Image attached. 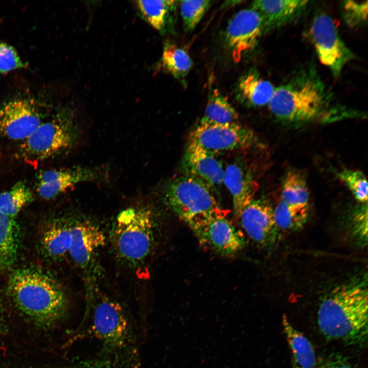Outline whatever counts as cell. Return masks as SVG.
Here are the masks:
<instances>
[{
    "instance_id": "obj_24",
    "label": "cell",
    "mask_w": 368,
    "mask_h": 368,
    "mask_svg": "<svg viewBox=\"0 0 368 368\" xmlns=\"http://www.w3.org/2000/svg\"><path fill=\"white\" fill-rule=\"evenodd\" d=\"M135 3L141 14L153 28L161 32L166 30L175 1L140 0Z\"/></svg>"
},
{
    "instance_id": "obj_6",
    "label": "cell",
    "mask_w": 368,
    "mask_h": 368,
    "mask_svg": "<svg viewBox=\"0 0 368 368\" xmlns=\"http://www.w3.org/2000/svg\"><path fill=\"white\" fill-rule=\"evenodd\" d=\"M80 136V129L71 110H64L54 119L41 123L21 146L28 161L42 160L74 146Z\"/></svg>"
},
{
    "instance_id": "obj_34",
    "label": "cell",
    "mask_w": 368,
    "mask_h": 368,
    "mask_svg": "<svg viewBox=\"0 0 368 368\" xmlns=\"http://www.w3.org/2000/svg\"><path fill=\"white\" fill-rule=\"evenodd\" d=\"M71 368H117L110 361L105 359H85L78 361Z\"/></svg>"
},
{
    "instance_id": "obj_13",
    "label": "cell",
    "mask_w": 368,
    "mask_h": 368,
    "mask_svg": "<svg viewBox=\"0 0 368 368\" xmlns=\"http://www.w3.org/2000/svg\"><path fill=\"white\" fill-rule=\"evenodd\" d=\"M41 123L32 100H12L0 108V134L11 140H26Z\"/></svg>"
},
{
    "instance_id": "obj_33",
    "label": "cell",
    "mask_w": 368,
    "mask_h": 368,
    "mask_svg": "<svg viewBox=\"0 0 368 368\" xmlns=\"http://www.w3.org/2000/svg\"><path fill=\"white\" fill-rule=\"evenodd\" d=\"M316 368H355L347 357L339 353H333L324 358Z\"/></svg>"
},
{
    "instance_id": "obj_31",
    "label": "cell",
    "mask_w": 368,
    "mask_h": 368,
    "mask_svg": "<svg viewBox=\"0 0 368 368\" xmlns=\"http://www.w3.org/2000/svg\"><path fill=\"white\" fill-rule=\"evenodd\" d=\"M367 1H344L342 4V13L346 24L351 28L363 26L366 22Z\"/></svg>"
},
{
    "instance_id": "obj_16",
    "label": "cell",
    "mask_w": 368,
    "mask_h": 368,
    "mask_svg": "<svg viewBox=\"0 0 368 368\" xmlns=\"http://www.w3.org/2000/svg\"><path fill=\"white\" fill-rule=\"evenodd\" d=\"M68 254L82 269L92 263L98 250L105 244V236L96 225L87 221H78L71 226Z\"/></svg>"
},
{
    "instance_id": "obj_25",
    "label": "cell",
    "mask_w": 368,
    "mask_h": 368,
    "mask_svg": "<svg viewBox=\"0 0 368 368\" xmlns=\"http://www.w3.org/2000/svg\"><path fill=\"white\" fill-rule=\"evenodd\" d=\"M309 191L304 176L298 171L291 170L284 177L281 191V200L295 206H309Z\"/></svg>"
},
{
    "instance_id": "obj_12",
    "label": "cell",
    "mask_w": 368,
    "mask_h": 368,
    "mask_svg": "<svg viewBox=\"0 0 368 368\" xmlns=\"http://www.w3.org/2000/svg\"><path fill=\"white\" fill-rule=\"evenodd\" d=\"M107 177L106 168L76 166L68 169H50L39 174L37 191L42 198L50 199L78 184L106 180Z\"/></svg>"
},
{
    "instance_id": "obj_3",
    "label": "cell",
    "mask_w": 368,
    "mask_h": 368,
    "mask_svg": "<svg viewBox=\"0 0 368 368\" xmlns=\"http://www.w3.org/2000/svg\"><path fill=\"white\" fill-rule=\"evenodd\" d=\"M9 292L18 308L41 325L49 326L64 315L67 299L56 281L40 271L22 269L10 276Z\"/></svg>"
},
{
    "instance_id": "obj_21",
    "label": "cell",
    "mask_w": 368,
    "mask_h": 368,
    "mask_svg": "<svg viewBox=\"0 0 368 368\" xmlns=\"http://www.w3.org/2000/svg\"><path fill=\"white\" fill-rule=\"evenodd\" d=\"M71 226L66 223L57 222L50 225L44 232L41 239L45 253L53 259H58L68 254L71 241Z\"/></svg>"
},
{
    "instance_id": "obj_9",
    "label": "cell",
    "mask_w": 368,
    "mask_h": 368,
    "mask_svg": "<svg viewBox=\"0 0 368 368\" xmlns=\"http://www.w3.org/2000/svg\"><path fill=\"white\" fill-rule=\"evenodd\" d=\"M309 34L320 61L334 77H338L355 56L341 39L333 19L324 13L316 15Z\"/></svg>"
},
{
    "instance_id": "obj_19",
    "label": "cell",
    "mask_w": 368,
    "mask_h": 368,
    "mask_svg": "<svg viewBox=\"0 0 368 368\" xmlns=\"http://www.w3.org/2000/svg\"><path fill=\"white\" fill-rule=\"evenodd\" d=\"M275 88L269 81L251 70L241 77L237 87V98L246 105L253 107L268 105Z\"/></svg>"
},
{
    "instance_id": "obj_17",
    "label": "cell",
    "mask_w": 368,
    "mask_h": 368,
    "mask_svg": "<svg viewBox=\"0 0 368 368\" xmlns=\"http://www.w3.org/2000/svg\"><path fill=\"white\" fill-rule=\"evenodd\" d=\"M223 182L232 195L233 213L238 220L242 210L254 199L257 183L249 168L241 160L234 161L226 167Z\"/></svg>"
},
{
    "instance_id": "obj_7",
    "label": "cell",
    "mask_w": 368,
    "mask_h": 368,
    "mask_svg": "<svg viewBox=\"0 0 368 368\" xmlns=\"http://www.w3.org/2000/svg\"><path fill=\"white\" fill-rule=\"evenodd\" d=\"M90 331L109 352L121 353L132 344L130 324L122 307L108 297H102L95 304Z\"/></svg>"
},
{
    "instance_id": "obj_5",
    "label": "cell",
    "mask_w": 368,
    "mask_h": 368,
    "mask_svg": "<svg viewBox=\"0 0 368 368\" xmlns=\"http://www.w3.org/2000/svg\"><path fill=\"white\" fill-rule=\"evenodd\" d=\"M163 196L167 205L189 226L210 217L226 214L210 189L186 175L170 180L165 187Z\"/></svg>"
},
{
    "instance_id": "obj_26",
    "label": "cell",
    "mask_w": 368,
    "mask_h": 368,
    "mask_svg": "<svg viewBox=\"0 0 368 368\" xmlns=\"http://www.w3.org/2000/svg\"><path fill=\"white\" fill-rule=\"evenodd\" d=\"M160 65L165 71L180 79L187 75L192 68V61L185 50L167 43L164 47Z\"/></svg>"
},
{
    "instance_id": "obj_10",
    "label": "cell",
    "mask_w": 368,
    "mask_h": 368,
    "mask_svg": "<svg viewBox=\"0 0 368 368\" xmlns=\"http://www.w3.org/2000/svg\"><path fill=\"white\" fill-rule=\"evenodd\" d=\"M189 227L203 245L223 256H231L243 249V234L226 217V214L215 215Z\"/></svg>"
},
{
    "instance_id": "obj_4",
    "label": "cell",
    "mask_w": 368,
    "mask_h": 368,
    "mask_svg": "<svg viewBox=\"0 0 368 368\" xmlns=\"http://www.w3.org/2000/svg\"><path fill=\"white\" fill-rule=\"evenodd\" d=\"M155 225L153 213L147 208H130L120 212L112 232L119 257L133 265L144 261L153 246Z\"/></svg>"
},
{
    "instance_id": "obj_32",
    "label": "cell",
    "mask_w": 368,
    "mask_h": 368,
    "mask_svg": "<svg viewBox=\"0 0 368 368\" xmlns=\"http://www.w3.org/2000/svg\"><path fill=\"white\" fill-rule=\"evenodd\" d=\"M27 66L13 46L0 40V74L25 68Z\"/></svg>"
},
{
    "instance_id": "obj_18",
    "label": "cell",
    "mask_w": 368,
    "mask_h": 368,
    "mask_svg": "<svg viewBox=\"0 0 368 368\" xmlns=\"http://www.w3.org/2000/svg\"><path fill=\"white\" fill-rule=\"evenodd\" d=\"M309 1L300 0L254 1L251 9L260 15L263 35L293 20L307 8Z\"/></svg>"
},
{
    "instance_id": "obj_14",
    "label": "cell",
    "mask_w": 368,
    "mask_h": 368,
    "mask_svg": "<svg viewBox=\"0 0 368 368\" xmlns=\"http://www.w3.org/2000/svg\"><path fill=\"white\" fill-rule=\"evenodd\" d=\"M237 221L248 236L259 245H271L280 237L273 209L265 201L254 199L242 210Z\"/></svg>"
},
{
    "instance_id": "obj_30",
    "label": "cell",
    "mask_w": 368,
    "mask_h": 368,
    "mask_svg": "<svg viewBox=\"0 0 368 368\" xmlns=\"http://www.w3.org/2000/svg\"><path fill=\"white\" fill-rule=\"evenodd\" d=\"M338 175L352 192L356 200L361 203L366 204L367 182L364 174L359 170L344 169L341 170Z\"/></svg>"
},
{
    "instance_id": "obj_23",
    "label": "cell",
    "mask_w": 368,
    "mask_h": 368,
    "mask_svg": "<svg viewBox=\"0 0 368 368\" xmlns=\"http://www.w3.org/2000/svg\"><path fill=\"white\" fill-rule=\"evenodd\" d=\"M274 217L280 232H292L301 229L309 217V206H295L281 200L273 209Z\"/></svg>"
},
{
    "instance_id": "obj_1",
    "label": "cell",
    "mask_w": 368,
    "mask_h": 368,
    "mask_svg": "<svg viewBox=\"0 0 368 368\" xmlns=\"http://www.w3.org/2000/svg\"><path fill=\"white\" fill-rule=\"evenodd\" d=\"M367 289L364 282L352 280L329 291L320 302L317 324L328 339L363 346L368 335Z\"/></svg>"
},
{
    "instance_id": "obj_27",
    "label": "cell",
    "mask_w": 368,
    "mask_h": 368,
    "mask_svg": "<svg viewBox=\"0 0 368 368\" xmlns=\"http://www.w3.org/2000/svg\"><path fill=\"white\" fill-rule=\"evenodd\" d=\"M17 246L16 228L13 219L0 213V269L13 263Z\"/></svg>"
},
{
    "instance_id": "obj_2",
    "label": "cell",
    "mask_w": 368,
    "mask_h": 368,
    "mask_svg": "<svg viewBox=\"0 0 368 368\" xmlns=\"http://www.w3.org/2000/svg\"><path fill=\"white\" fill-rule=\"evenodd\" d=\"M334 100L332 91L315 69L309 67L300 70L275 88L268 106L278 120L299 124L344 111Z\"/></svg>"
},
{
    "instance_id": "obj_20",
    "label": "cell",
    "mask_w": 368,
    "mask_h": 368,
    "mask_svg": "<svg viewBox=\"0 0 368 368\" xmlns=\"http://www.w3.org/2000/svg\"><path fill=\"white\" fill-rule=\"evenodd\" d=\"M282 326L291 351L292 368H314V351L308 338L294 327L286 315L283 316Z\"/></svg>"
},
{
    "instance_id": "obj_15",
    "label": "cell",
    "mask_w": 368,
    "mask_h": 368,
    "mask_svg": "<svg viewBox=\"0 0 368 368\" xmlns=\"http://www.w3.org/2000/svg\"><path fill=\"white\" fill-rule=\"evenodd\" d=\"M182 164L185 175L201 182L213 193L223 183L224 170L215 155L188 145Z\"/></svg>"
},
{
    "instance_id": "obj_8",
    "label": "cell",
    "mask_w": 368,
    "mask_h": 368,
    "mask_svg": "<svg viewBox=\"0 0 368 368\" xmlns=\"http://www.w3.org/2000/svg\"><path fill=\"white\" fill-rule=\"evenodd\" d=\"M255 141L254 131L237 122L216 124L200 121L190 134L188 145L216 156L223 152L247 148Z\"/></svg>"
},
{
    "instance_id": "obj_11",
    "label": "cell",
    "mask_w": 368,
    "mask_h": 368,
    "mask_svg": "<svg viewBox=\"0 0 368 368\" xmlns=\"http://www.w3.org/2000/svg\"><path fill=\"white\" fill-rule=\"evenodd\" d=\"M262 35L261 18L254 9H243L233 16L226 28L224 41L234 61L239 62L252 50Z\"/></svg>"
},
{
    "instance_id": "obj_29",
    "label": "cell",
    "mask_w": 368,
    "mask_h": 368,
    "mask_svg": "<svg viewBox=\"0 0 368 368\" xmlns=\"http://www.w3.org/2000/svg\"><path fill=\"white\" fill-rule=\"evenodd\" d=\"M180 14L186 32L192 31L212 5L208 0L180 1Z\"/></svg>"
},
{
    "instance_id": "obj_22",
    "label": "cell",
    "mask_w": 368,
    "mask_h": 368,
    "mask_svg": "<svg viewBox=\"0 0 368 368\" xmlns=\"http://www.w3.org/2000/svg\"><path fill=\"white\" fill-rule=\"evenodd\" d=\"M238 119L237 111L227 98L217 89H214L209 96L204 115L200 122L229 124L237 122Z\"/></svg>"
},
{
    "instance_id": "obj_28",
    "label": "cell",
    "mask_w": 368,
    "mask_h": 368,
    "mask_svg": "<svg viewBox=\"0 0 368 368\" xmlns=\"http://www.w3.org/2000/svg\"><path fill=\"white\" fill-rule=\"evenodd\" d=\"M32 193L24 183L19 182L0 193V213L13 219L32 200Z\"/></svg>"
}]
</instances>
